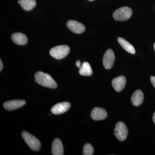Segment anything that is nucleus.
Wrapping results in <instances>:
<instances>
[{
  "label": "nucleus",
  "mask_w": 155,
  "mask_h": 155,
  "mask_svg": "<svg viewBox=\"0 0 155 155\" xmlns=\"http://www.w3.org/2000/svg\"><path fill=\"white\" fill-rule=\"evenodd\" d=\"M154 49L155 51V43L154 44Z\"/></svg>",
  "instance_id": "5701e85b"
},
{
  "label": "nucleus",
  "mask_w": 155,
  "mask_h": 155,
  "mask_svg": "<svg viewBox=\"0 0 155 155\" xmlns=\"http://www.w3.org/2000/svg\"><path fill=\"white\" fill-rule=\"evenodd\" d=\"M3 67V64L2 62V60H0V71H2V70Z\"/></svg>",
  "instance_id": "412c9836"
},
{
  "label": "nucleus",
  "mask_w": 155,
  "mask_h": 155,
  "mask_svg": "<svg viewBox=\"0 0 155 155\" xmlns=\"http://www.w3.org/2000/svg\"><path fill=\"white\" fill-rule=\"evenodd\" d=\"M114 132L116 138L121 141L126 139L128 134L126 125L124 122H118L116 124Z\"/></svg>",
  "instance_id": "39448f33"
},
{
  "label": "nucleus",
  "mask_w": 155,
  "mask_h": 155,
  "mask_svg": "<svg viewBox=\"0 0 155 155\" xmlns=\"http://www.w3.org/2000/svg\"><path fill=\"white\" fill-rule=\"evenodd\" d=\"M91 117L95 121L104 120L107 116L106 110L104 108L95 107L91 111Z\"/></svg>",
  "instance_id": "9b49d317"
},
{
  "label": "nucleus",
  "mask_w": 155,
  "mask_h": 155,
  "mask_svg": "<svg viewBox=\"0 0 155 155\" xmlns=\"http://www.w3.org/2000/svg\"><path fill=\"white\" fill-rule=\"evenodd\" d=\"M25 103L26 102L24 100H12L6 102L4 103L3 106L8 110H13L21 107L25 104Z\"/></svg>",
  "instance_id": "6e6552de"
},
{
  "label": "nucleus",
  "mask_w": 155,
  "mask_h": 155,
  "mask_svg": "<svg viewBox=\"0 0 155 155\" xmlns=\"http://www.w3.org/2000/svg\"><path fill=\"white\" fill-rule=\"evenodd\" d=\"M115 57L113 50L109 49L107 50L103 57V65L107 69H111L114 65Z\"/></svg>",
  "instance_id": "423d86ee"
},
{
  "label": "nucleus",
  "mask_w": 155,
  "mask_h": 155,
  "mask_svg": "<svg viewBox=\"0 0 155 155\" xmlns=\"http://www.w3.org/2000/svg\"><path fill=\"white\" fill-rule=\"evenodd\" d=\"M18 3L19 4V3H20V1H18Z\"/></svg>",
  "instance_id": "b1692460"
},
{
  "label": "nucleus",
  "mask_w": 155,
  "mask_h": 155,
  "mask_svg": "<svg viewBox=\"0 0 155 155\" xmlns=\"http://www.w3.org/2000/svg\"><path fill=\"white\" fill-rule=\"evenodd\" d=\"M126 83V78L122 75L114 78L112 81V86L117 92L122 91L125 88Z\"/></svg>",
  "instance_id": "9d476101"
},
{
  "label": "nucleus",
  "mask_w": 155,
  "mask_h": 155,
  "mask_svg": "<svg viewBox=\"0 0 155 155\" xmlns=\"http://www.w3.org/2000/svg\"><path fill=\"white\" fill-rule=\"evenodd\" d=\"M144 100L143 93L140 90H137L132 94L131 101L133 105L137 107L142 104Z\"/></svg>",
  "instance_id": "ddd939ff"
},
{
  "label": "nucleus",
  "mask_w": 155,
  "mask_h": 155,
  "mask_svg": "<svg viewBox=\"0 0 155 155\" xmlns=\"http://www.w3.org/2000/svg\"><path fill=\"white\" fill-rule=\"evenodd\" d=\"M70 107V103L67 102L58 103L51 108V112L55 115H60L67 112Z\"/></svg>",
  "instance_id": "1a4fd4ad"
},
{
  "label": "nucleus",
  "mask_w": 155,
  "mask_h": 155,
  "mask_svg": "<svg viewBox=\"0 0 155 155\" xmlns=\"http://www.w3.org/2000/svg\"><path fill=\"white\" fill-rule=\"evenodd\" d=\"M132 14L131 9L127 7H123L117 9L113 14V17L117 21H124L131 17Z\"/></svg>",
  "instance_id": "20e7f679"
},
{
  "label": "nucleus",
  "mask_w": 155,
  "mask_h": 155,
  "mask_svg": "<svg viewBox=\"0 0 155 155\" xmlns=\"http://www.w3.org/2000/svg\"><path fill=\"white\" fill-rule=\"evenodd\" d=\"M70 48L65 45L57 46L51 49L50 54L53 58L57 60H61L65 58L69 54Z\"/></svg>",
  "instance_id": "f03ea898"
},
{
  "label": "nucleus",
  "mask_w": 155,
  "mask_h": 155,
  "mask_svg": "<svg viewBox=\"0 0 155 155\" xmlns=\"http://www.w3.org/2000/svg\"><path fill=\"white\" fill-rule=\"evenodd\" d=\"M51 151L53 155L64 154V147L60 139L55 138L54 140L52 146Z\"/></svg>",
  "instance_id": "f8f14e48"
},
{
  "label": "nucleus",
  "mask_w": 155,
  "mask_h": 155,
  "mask_svg": "<svg viewBox=\"0 0 155 155\" xmlns=\"http://www.w3.org/2000/svg\"><path fill=\"white\" fill-rule=\"evenodd\" d=\"M22 135V138L30 149L34 151H38L40 150L41 146L40 142L35 137L26 131H23Z\"/></svg>",
  "instance_id": "7ed1b4c3"
},
{
  "label": "nucleus",
  "mask_w": 155,
  "mask_h": 155,
  "mask_svg": "<svg viewBox=\"0 0 155 155\" xmlns=\"http://www.w3.org/2000/svg\"><path fill=\"white\" fill-rule=\"evenodd\" d=\"M118 41L119 44L121 45V46L127 52L133 54H135V50L133 46H132L130 43L128 42L125 39L121 37L118 38Z\"/></svg>",
  "instance_id": "2eb2a0df"
},
{
  "label": "nucleus",
  "mask_w": 155,
  "mask_h": 155,
  "mask_svg": "<svg viewBox=\"0 0 155 155\" xmlns=\"http://www.w3.org/2000/svg\"><path fill=\"white\" fill-rule=\"evenodd\" d=\"M35 81L40 85L51 88H56L57 84L51 76L47 73L42 72H38L35 75Z\"/></svg>",
  "instance_id": "f257e3e1"
},
{
  "label": "nucleus",
  "mask_w": 155,
  "mask_h": 155,
  "mask_svg": "<svg viewBox=\"0 0 155 155\" xmlns=\"http://www.w3.org/2000/svg\"><path fill=\"white\" fill-rule=\"evenodd\" d=\"M79 73L83 76H90L92 74L91 65L87 62H84L79 68Z\"/></svg>",
  "instance_id": "dca6fc26"
},
{
  "label": "nucleus",
  "mask_w": 155,
  "mask_h": 155,
  "mask_svg": "<svg viewBox=\"0 0 155 155\" xmlns=\"http://www.w3.org/2000/svg\"><path fill=\"white\" fill-rule=\"evenodd\" d=\"M88 1H94V0H88Z\"/></svg>",
  "instance_id": "393cba45"
},
{
  "label": "nucleus",
  "mask_w": 155,
  "mask_h": 155,
  "mask_svg": "<svg viewBox=\"0 0 155 155\" xmlns=\"http://www.w3.org/2000/svg\"><path fill=\"white\" fill-rule=\"evenodd\" d=\"M75 64H76V66L78 67V68H80L81 67V62L80 61H76V63H75Z\"/></svg>",
  "instance_id": "aec40b11"
},
{
  "label": "nucleus",
  "mask_w": 155,
  "mask_h": 155,
  "mask_svg": "<svg viewBox=\"0 0 155 155\" xmlns=\"http://www.w3.org/2000/svg\"><path fill=\"white\" fill-rule=\"evenodd\" d=\"M151 82L153 86H154V87L155 88V76H151L150 77Z\"/></svg>",
  "instance_id": "6ab92c4d"
},
{
  "label": "nucleus",
  "mask_w": 155,
  "mask_h": 155,
  "mask_svg": "<svg viewBox=\"0 0 155 155\" xmlns=\"http://www.w3.org/2000/svg\"><path fill=\"white\" fill-rule=\"evenodd\" d=\"M153 120L154 123L155 124V113H154L153 115Z\"/></svg>",
  "instance_id": "4be33fe9"
},
{
  "label": "nucleus",
  "mask_w": 155,
  "mask_h": 155,
  "mask_svg": "<svg viewBox=\"0 0 155 155\" xmlns=\"http://www.w3.org/2000/svg\"><path fill=\"white\" fill-rule=\"evenodd\" d=\"M21 8L25 11H30L36 5L35 0H20L19 3Z\"/></svg>",
  "instance_id": "f3484780"
},
{
  "label": "nucleus",
  "mask_w": 155,
  "mask_h": 155,
  "mask_svg": "<svg viewBox=\"0 0 155 155\" xmlns=\"http://www.w3.org/2000/svg\"><path fill=\"white\" fill-rule=\"evenodd\" d=\"M11 39L14 43L18 45H23L27 43L28 39L25 35L22 33H15L11 35Z\"/></svg>",
  "instance_id": "4468645a"
},
{
  "label": "nucleus",
  "mask_w": 155,
  "mask_h": 155,
  "mask_svg": "<svg viewBox=\"0 0 155 155\" xmlns=\"http://www.w3.org/2000/svg\"><path fill=\"white\" fill-rule=\"evenodd\" d=\"M93 147L91 145L90 143H86L83 147V155H92L93 154Z\"/></svg>",
  "instance_id": "a211bd4d"
},
{
  "label": "nucleus",
  "mask_w": 155,
  "mask_h": 155,
  "mask_svg": "<svg viewBox=\"0 0 155 155\" xmlns=\"http://www.w3.org/2000/svg\"><path fill=\"white\" fill-rule=\"evenodd\" d=\"M67 25L69 30L76 34L83 33L85 29L83 24L75 20H69L67 22Z\"/></svg>",
  "instance_id": "0eeeda50"
}]
</instances>
